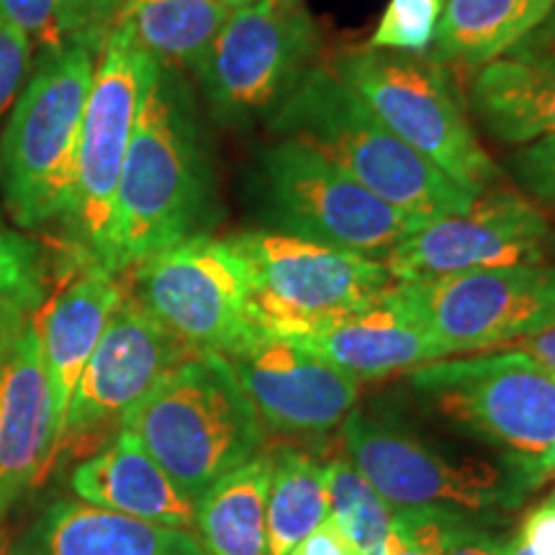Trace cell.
Here are the masks:
<instances>
[{
    "label": "cell",
    "instance_id": "obj_30",
    "mask_svg": "<svg viewBox=\"0 0 555 555\" xmlns=\"http://www.w3.org/2000/svg\"><path fill=\"white\" fill-rule=\"evenodd\" d=\"M0 298H44V255L0 211Z\"/></svg>",
    "mask_w": 555,
    "mask_h": 555
},
{
    "label": "cell",
    "instance_id": "obj_5",
    "mask_svg": "<svg viewBox=\"0 0 555 555\" xmlns=\"http://www.w3.org/2000/svg\"><path fill=\"white\" fill-rule=\"evenodd\" d=\"M101 50L73 44L34 57L0 131V204L13 224H65L75 191L82 111Z\"/></svg>",
    "mask_w": 555,
    "mask_h": 555
},
{
    "label": "cell",
    "instance_id": "obj_11",
    "mask_svg": "<svg viewBox=\"0 0 555 555\" xmlns=\"http://www.w3.org/2000/svg\"><path fill=\"white\" fill-rule=\"evenodd\" d=\"M129 273V294L191 352L229 358L266 337L249 307V266L232 237L196 234Z\"/></svg>",
    "mask_w": 555,
    "mask_h": 555
},
{
    "label": "cell",
    "instance_id": "obj_7",
    "mask_svg": "<svg viewBox=\"0 0 555 555\" xmlns=\"http://www.w3.org/2000/svg\"><path fill=\"white\" fill-rule=\"evenodd\" d=\"M327 67L401 142L463 189L483 193L502 178L494 157L478 142L461 90L442 62L360 47L335 54Z\"/></svg>",
    "mask_w": 555,
    "mask_h": 555
},
{
    "label": "cell",
    "instance_id": "obj_6",
    "mask_svg": "<svg viewBox=\"0 0 555 555\" xmlns=\"http://www.w3.org/2000/svg\"><path fill=\"white\" fill-rule=\"evenodd\" d=\"M404 386L429 422L486 450L543 463L555 446V376L517 347L433 360Z\"/></svg>",
    "mask_w": 555,
    "mask_h": 555
},
{
    "label": "cell",
    "instance_id": "obj_25",
    "mask_svg": "<svg viewBox=\"0 0 555 555\" xmlns=\"http://www.w3.org/2000/svg\"><path fill=\"white\" fill-rule=\"evenodd\" d=\"M229 13L217 0H124L119 21L163 67L198 73Z\"/></svg>",
    "mask_w": 555,
    "mask_h": 555
},
{
    "label": "cell",
    "instance_id": "obj_39",
    "mask_svg": "<svg viewBox=\"0 0 555 555\" xmlns=\"http://www.w3.org/2000/svg\"><path fill=\"white\" fill-rule=\"evenodd\" d=\"M515 347L527 352L530 358H535L540 365L547 367L555 376V327H547L543 332H538V335L525 337L522 343H517Z\"/></svg>",
    "mask_w": 555,
    "mask_h": 555
},
{
    "label": "cell",
    "instance_id": "obj_20",
    "mask_svg": "<svg viewBox=\"0 0 555 555\" xmlns=\"http://www.w3.org/2000/svg\"><path fill=\"white\" fill-rule=\"evenodd\" d=\"M121 296L124 286L119 275L86 262L80 266V273L41 309L39 337L52 386L54 414H57V446L75 386Z\"/></svg>",
    "mask_w": 555,
    "mask_h": 555
},
{
    "label": "cell",
    "instance_id": "obj_22",
    "mask_svg": "<svg viewBox=\"0 0 555 555\" xmlns=\"http://www.w3.org/2000/svg\"><path fill=\"white\" fill-rule=\"evenodd\" d=\"M470 111L491 137L527 144L555 134V69L502 57L470 82Z\"/></svg>",
    "mask_w": 555,
    "mask_h": 555
},
{
    "label": "cell",
    "instance_id": "obj_24",
    "mask_svg": "<svg viewBox=\"0 0 555 555\" xmlns=\"http://www.w3.org/2000/svg\"><path fill=\"white\" fill-rule=\"evenodd\" d=\"M553 9L555 0H446L429 57L481 69L506 57Z\"/></svg>",
    "mask_w": 555,
    "mask_h": 555
},
{
    "label": "cell",
    "instance_id": "obj_42",
    "mask_svg": "<svg viewBox=\"0 0 555 555\" xmlns=\"http://www.w3.org/2000/svg\"><path fill=\"white\" fill-rule=\"evenodd\" d=\"M13 502H16V496H11L9 491H5L3 486H0V519L9 515V509L13 506Z\"/></svg>",
    "mask_w": 555,
    "mask_h": 555
},
{
    "label": "cell",
    "instance_id": "obj_33",
    "mask_svg": "<svg viewBox=\"0 0 555 555\" xmlns=\"http://www.w3.org/2000/svg\"><path fill=\"white\" fill-rule=\"evenodd\" d=\"M34 57L37 52H34L31 39L16 26L0 21V121L11 114L21 88L29 78Z\"/></svg>",
    "mask_w": 555,
    "mask_h": 555
},
{
    "label": "cell",
    "instance_id": "obj_1",
    "mask_svg": "<svg viewBox=\"0 0 555 555\" xmlns=\"http://www.w3.org/2000/svg\"><path fill=\"white\" fill-rule=\"evenodd\" d=\"M211 214V168L189 95L159 67L124 159L106 270L129 273L159 249L208 234Z\"/></svg>",
    "mask_w": 555,
    "mask_h": 555
},
{
    "label": "cell",
    "instance_id": "obj_31",
    "mask_svg": "<svg viewBox=\"0 0 555 555\" xmlns=\"http://www.w3.org/2000/svg\"><path fill=\"white\" fill-rule=\"evenodd\" d=\"M457 517L450 509H393L384 555H442Z\"/></svg>",
    "mask_w": 555,
    "mask_h": 555
},
{
    "label": "cell",
    "instance_id": "obj_34",
    "mask_svg": "<svg viewBox=\"0 0 555 555\" xmlns=\"http://www.w3.org/2000/svg\"><path fill=\"white\" fill-rule=\"evenodd\" d=\"M502 540L476 522L474 515L457 517L442 555H499Z\"/></svg>",
    "mask_w": 555,
    "mask_h": 555
},
{
    "label": "cell",
    "instance_id": "obj_2",
    "mask_svg": "<svg viewBox=\"0 0 555 555\" xmlns=\"http://www.w3.org/2000/svg\"><path fill=\"white\" fill-rule=\"evenodd\" d=\"M268 121L273 134L319 152L412 217H453L481 196L401 142L327 65L311 67Z\"/></svg>",
    "mask_w": 555,
    "mask_h": 555
},
{
    "label": "cell",
    "instance_id": "obj_46",
    "mask_svg": "<svg viewBox=\"0 0 555 555\" xmlns=\"http://www.w3.org/2000/svg\"><path fill=\"white\" fill-rule=\"evenodd\" d=\"M551 249H553V253H555V234H553V237H551Z\"/></svg>",
    "mask_w": 555,
    "mask_h": 555
},
{
    "label": "cell",
    "instance_id": "obj_10",
    "mask_svg": "<svg viewBox=\"0 0 555 555\" xmlns=\"http://www.w3.org/2000/svg\"><path fill=\"white\" fill-rule=\"evenodd\" d=\"M253 278L249 307L266 337H298L376 304L393 278L384 260L253 229L234 234Z\"/></svg>",
    "mask_w": 555,
    "mask_h": 555
},
{
    "label": "cell",
    "instance_id": "obj_28",
    "mask_svg": "<svg viewBox=\"0 0 555 555\" xmlns=\"http://www.w3.org/2000/svg\"><path fill=\"white\" fill-rule=\"evenodd\" d=\"M324 483H327L330 517L350 540V545L360 555H384L393 506L347 457H335L324 466Z\"/></svg>",
    "mask_w": 555,
    "mask_h": 555
},
{
    "label": "cell",
    "instance_id": "obj_14",
    "mask_svg": "<svg viewBox=\"0 0 555 555\" xmlns=\"http://www.w3.org/2000/svg\"><path fill=\"white\" fill-rule=\"evenodd\" d=\"M545 214L512 189H489L466 211L427 221L384 258L393 283L468 273V270L538 266L551 249Z\"/></svg>",
    "mask_w": 555,
    "mask_h": 555
},
{
    "label": "cell",
    "instance_id": "obj_21",
    "mask_svg": "<svg viewBox=\"0 0 555 555\" xmlns=\"http://www.w3.org/2000/svg\"><path fill=\"white\" fill-rule=\"evenodd\" d=\"M21 555H206L191 530L62 499L18 540Z\"/></svg>",
    "mask_w": 555,
    "mask_h": 555
},
{
    "label": "cell",
    "instance_id": "obj_35",
    "mask_svg": "<svg viewBox=\"0 0 555 555\" xmlns=\"http://www.w3.org/2000/svg\"><path fill=\"white\" fill-rule=\"evenodd\" d=\"M506 57L530 62V65L545 69H555V9L538 29H532L517 47H512Z\"/></svg>",
    "mask_w": 555,
    "mask_h": 555
},
{
    "label": "cell",
    "instance_id": "obj_41",
    "mask_svg": "<svg viewBox=\"0 0 555 555\" xmlns=\"http://www.w3.org/2000/svg\"><path fill=\"white\" fill-rule=\"evenodd\" d=\"M0 555H21L18 543L5 530H0Z\"/></svg>",
    "mask_w": 555,
    "mask_h": 555
},
{
    "label": "cell",
    "instance_id": "obj_4",
    "mask_svg": "<svg viewBox=\"0 0 555 555\" xmlns=\"http://www.w3.org/2000/svg\"><path fill=\"white\" fill-rule=\"evenodd\" d=\"M193 502L266 446L253 401L219 352H191L157 380L121 427Z\"/></svg>",
    "mask_w": 555,
    "mask_h": 555
},
{
    "label": "cell",
    "instance_id": "obj_27",
    "mask_svg": "<svg viewBox=\"0 0 555 555\" xmlns=\"http://www.w3.org/2000/svg\"><path fill=\"white\" fill-rule=\"evenodd\" d=\"M121 5L124 0H0V21L24 31L39 54L73 44L101 50Z\"/></svg>",
    "mask_w": 555,
    "mask_h": 555
},
{
    "label": "cell",
    "instance_id": "obj_44",
    "mask_svg": "<svg viewBox=\"0 0 555 555\" xmlns=\"http://www.w3.org/2000/svg\"><path fill=\"white\" fill-rule=\"evenodd\" d=\"M543 466H545V478H547V481H551V478H555V446L551 448V453L545 455Z\"/></svg>",
    "mask_w": 555,
    "mask_h": 555
},
{
    "label": "cell",
    "instance_id": "obj_45",
    "mask_svg": "<svg viewBox=\"0 0 555 555\" xmlns=\"http://www.w3.org/2000/svg\"><path fill=\"white\" fill-rule=\"evenodd\" d=\"M545 506H551V509H555V489L551 491V494H547V499L543 502Z\"/></svg>",
    "mask_w": 555,
    "mask_h": 555
},
{
    "label": "cell",
    "instance_id": "obj_43",
    "mask_svg": "<svg viewBox=\"0 0 555 555\" xmlns=\"http://www.w3.org/2000/svg\"><path fill=\"white\" fill-rule=\"evenodd\" d=\"M217 3H221L229 11H240V9H247V5H253V3H260V0H217Z\"/></svg>",
    "mask_w": 555,
    "mask_h": 555
},
{
    "label": "cell",
    "instance_id": "obj_8",
    "mask_svg": "<svg viewBox=\"0 0 555 555\" xmlns=\"http://www.w3.org/2000/svg\"><path fill=\"white\" fill-rule=\"evenodd\" d=\"M255 204L268 232L384 260L427 219L399 211L337 165L281 139L255 165Z\"/></svg>",
    "mask_w": 555,
    "mask_h": 555
},
{
    "label": "cell",
    "instance_id": "obj_12",
    "mask_svg": "<svg viewBox=\"0 0 555 555\" xmlns=\"http://www.w3.org/2000/svg\"><path fill=\"white\" fill-rule=\"evenodd\" d=\"M319 29L304 0H260L229 13L198 78L224 124L270 119L317 67Z\"/></svg>",
    "mask_w": 555,
    "mask_h": 555
},
{
    "label": "cell",
    "instance_id": "obj_16",
    "mask_svg": "<svg viewBox=\"0 0 555 555\" xmlns=\"http://www.w3.org/2000/svg\"><path fill=\"white\" fill-rule=\"evenodd\" d=\"M227 360L262 427L278 435H327L343 425L360 393L358 378L281 337L255 339Z\"/></svg>",
    "mask_w": 555,
    "mask_h": 555
},
{
    "label": "cell",
    "instance_id": "obj_15",
    "mask_svg": "<svg viewBox=\"0 0 555 555\" xmlns=\"http://www.w3.org/2000/svg\"><path fill=\"white\" fill-rule=\"evenodd\" d=\"M185 356H191L189 347L124 288L121 301L75 386L57 455L62 448L78 446L111 425L121 427L124 416Z\"/></svg>",
    "mask_w": 555,
    "mask_h": 555
},
{
    "label": "cell",
    "instance_id": "obj_26",
    "mask_svg": "<svg viewBox=\"0 0 555 555\" xmlns=\"http://www.w3.org/2000/svg\"><path fill=\"white\" fill-rule=\"evenodd\" d=\"M268 489V555H288L330 517L324 466L304 450L283 446Z\"/></svg>",
    "mask_w": 555,
    "mask_h": 555
},
{
    "label": "cell",
    "instance_id": "obj_40",
    "mask_svg": "<svg viewBox=\"0 0 555 555\" xmlns=\"http://www.w3.org/2000/svg\"><path fill=\"white\" fill-rule=\"evenodd\" d=\"M499 555H535V553H532L530 547L515 535L512 540H506V543H502V553Z\"/></svg>",
    "mask_w": 555,
    "mask_h": 555
},
{
    "label": "cell",
    "instance_id": "obj_36",
    "mask_svg": "<svg viewBox=\"0 0 555 555\" xmlns=\"http://www.w3.org/2000/svg\"><path fill=\"white\" fill-rule=\"evenodd\" d=\"M517 538L535 555H555V509L535 506L519 525Z\"/></svg>",
    "mask_w": 555,
    "mask_h": 555
},
{
    "label": "cell",
    "instance_id": "obj_3",
    "mask_svg": "<svg viewBox=\"0 0 555 555\" xmlns=\"http://www.w3.org/2000/svg\"><path fill=\"white\" fill-rule=\"evenodd\" d=\"M345 457L393 509L494 515L519 509L543 486L545 466L433 440L386 412L356 409L343 422Z\"/></svg>",
    "mask_w": 555,
    "mask_h": 555
},
{
    "label": "cell",
    "instance_id": "obj_32",
    "mask_svg": "<svg viewBox=\"0 0 555 555\" xmlns=\"http://www.w3.org/2000/svg\"><path fill=\"white\" fill-rule=\"evenodd\" d=\"M506 170L525 193L555 208V134L519 144V150L506 157Z\"/></svg>",
    "mask_w": 555,
    "mask_h": 555
},
{
    "label": "cell",
    "instance_id": "obj_9",
    "mask_svg": "<svg viewBox=\"0 0 555 555\" xmlns=\"http://www.w3.org/2000/svg\"><path fill=\"white\" fill-rule=\"evenodd\" d=\"M159 67L137 44L129 26L116 18L95 57L75 159L73 206L65 219L78 258L90 266L106 268L124 159Z\"/></svg>",
    "mask_w": 555,
    "mask_h": 555
},
{
    "label": "cell",
    "instance_id": "obj_18",
    "mask_svg": "<svg viewBox=\"0 0 555 555\" xmlns=\"http://www.w3.org/2000/svg\"><path fill=\"white\" fill-rule=\"evenodd\" d=\"M339 367L358 380L406 373L433 360L448 358L442 345L409 311L391 288L358 314L298 337H281Z\"/></svg>",
    "mask_w": 555,
    "mask_h": 555
},
{
    "label": "cell",
    "instance_id": "obj_19",
    "mask_svg": "<svg viewBox=\"0 0 555 555\" xmlns=\"http://www.w3.org/2000/svg\"><path fill=\"white\" fill-rule=\"evenodd\" d=\"M80 502L180 530H196V502L127 429L80 463L69 476Z\"/></svg>",
    "mask_w": 555,
    "mask_h": 555
},
{
    "label": "cell",
    "instance_id": "obj_37",
    "mask_svg": "<svg viewBox=\"0 0 555 555\" xmlns=\"http://www.w3.org/2000/svg\"><path fill=\"white\" fill-rule=\"evenodd\" d=\"M288 555H360L350 540L343 535L332 517L324 519L311 535H307Z\"/></svg>",
    "mask_w": 555,
    "mask_h": 555
},
{
    "label": "cell",
    "instance_id": "obj_17",
    "mask_svg": "<svg viewBox=\"0 0 555 555\" xmlns=\"http://www.w3.org/2000/svg\"><path fill=\"white\" fill-rule=\"evenodd\" d=\"M41 307L0 345V486L16 496L57 453V414L39 337Z\"/></svg>",
    "mask_w": 555,
    "mask_h": 555
},
{
    "label": "cell",
    "instance_id": "obj_29",
    "mask_svg": "<svg viewBox=\"0 0 555 555\" xmlns=\"http://www.w3.org/2000/svg\"><path fill=\"white\" fill-rule=\"evenodd\" d=\"M446 0H391L373 31V50L416 54L433 47Z\"/></svg>",
    "mask_w": 555,
    "mask_h": 555
},
{
    "label": "cell",
    "instance_id": "obj_13",
    "mask_svg": "<svg viewBox=\"0 0 555 555\" xmlns=\"http://www.w3.org/2000/svg\"><path fill=\"white\" fill-rule=\"evenodd\" d=\"M391 294L448 358L517 345L555 327V268L545 262L393 283Z\"/></svg>",
    "mask_w": 555,
    "mask_h": 555
},
{
    "label": "cell",
    "instance_id": "obj_23",
    "mask_svg": "<svg viewBox=\"0 0 555 555\" xmlns=\"http://www.w3.org/2000/svg\"><path fill=\"white\" fill-rule=\"evenodd\" d=\"M273 457L258 453L229 470L196 502V532L206 555H268V489Z\"/></svg>",
    "mask_w": 555,
    "mask_h": 555
},
{
    "label": "cell",
    "instance_id": "obj_38",
    "mask_svg": "<svg viewBox=\"0 0 555 555\" xmlns=\"http://www.w3.org/2000/svg\"><path fill=\"white\" fill-rule=\"evenodd\" d=\"M41 304H44V298L41 301L37 298H0V345Z\"/></svg>",
    "mask_w": 555,
    "mask_h": 555
}]
</instances>
